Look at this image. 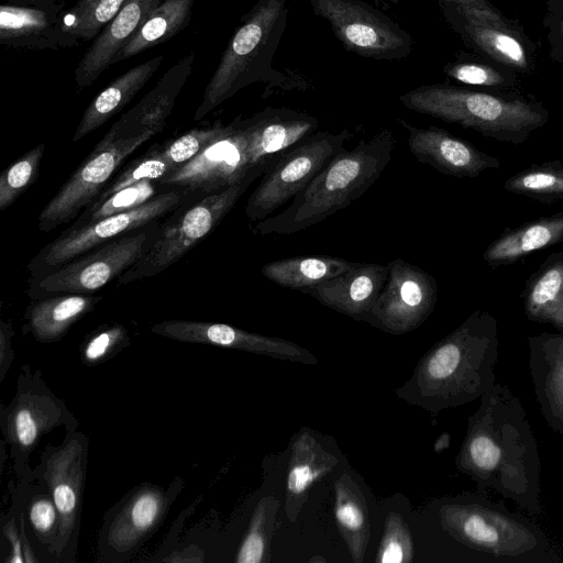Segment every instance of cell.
<instances>
[{
  "instance_id": "6da1fadb",
  "label": "cell",
  "mask_w": 563,
  "mask_h": 563,
  "mask_svg": "<svg viewBox=\"0 0 563 563\" xmlns=\"http://www.w3.org/2000/svg\"><path fill=\"white\" fill-rule=\"evenodd\" d=\"M456 468L478 490H493L531 516L542 512L539 446L520 399L501 384L468 417Z\"/></svg>"
},
{
  "instance_id": "7a4b0ae2",
  "label": "cell",
  "mask_w": 563,
  "mask_h": 563,
  "mask_svg": "<svg viewBox=\"0 0 563 563\" xmlns=\"http://www.w3.org/2000/svg\"><path fill=\"white\" fill-rule=\"evenodd\" d=\"M498 347L496 318L476 310L420 358L397 396L433 415L481 399L496 384Z\"/></svg>"
},
{
  "instance_id": "3957f363",
  "label": "cell",
  "mask_w": 563,
  "mask_h": 563,
  "mask_svg": "<svg viewBox=\"0 0 563 563\" xmlns=\"http://www.w3.org/2000/svg\"><path fill=\"white\" fill-rule=\"evenodd\" d=\"M396 140L389 130L340 151L276 216L254 223L253 233L294 234L316 225L361 198L393 157Z\"/></svg>"
},
{
  "instance_id": "277c9868",
  "label": "cell",
  "mask_w": 563,
  "mask_h": 563,
  "mask_svg": "<svg viewBox=\"0 0 563 563\" xmlns=\"http://www.w3.org/2000/svg\"><path fill=\"white\" fill-rule=\"evenodd\" d=\"M439 522L454 542L483 562L561 561L547 534L533 521L490 499L484 490L442 505Z\"/></svg>"
},
{
  "instance_id": "5b68a950",
  "label": "cell",
  "mask_w": 563,
  "mask_h": 563,
  "mask_svg": "<svg viewBox=\"0 0 563 563\" xmlns=\"http://www.w3.org/2000/svg\"><path fill=\"white\" fill-rule=\"evenodd\" d=\"M418 113L472 129L482 135L515 145L549 121L543 103L518 92H494L446 84L417 87L399 98Z\"/></svg>"
},
{
  "instance_id": "8992f818",
  "label": "cell",
  "mask_w": 563,
  "mask_h": 563,
  "mask_svg": "<svg viewBox=\"0 0 563 563\" xmlns=\"http://www.w3.org/2000/svg\"><path fill=\"white\" fill-rule=\"evenodd\" d=\"M287 18L288 0H258L243 15L206 86L195 120L205 118L243 88L271 79Z\"/></svg>"
},
{
  "instance_id": "52a82bcc",
  "label": "cell",
  "mask_w": 563,
  "mask_h": 563,
  "mask_svg": "<svg viewBox=\"0 0 563 563\" xmlns=\"http://www.w3.org/2000/svg\"><path fill=\"white\" fill-rule=\"evenodd\" d=\"M264 172V169H256L234 186L203 195L187 203L194 194L189 195L162 224L153 246L117 279V285L154 277L178 262L213 231L251 184Z\"/></svg>"
},
{
  "instance_id": "ba28073f",
  "label": "cell",
  "mask_w": 563,
  "mask_h": 563,
  "mask_svg": "<svg viewBox=\"0 0 563 563\" xmlns=\"http://www.w3.org/2000/svg\"><path fill=\"white\" fill-rule=\"evenodd\" d=\"M89 439L77 426L65 428L60 444H47L33 477L48 488L59 515V529L48 554L57 562H75L87 477Z\"/></svg>"
},
{
  "instance_id": "9c48e42d",
  "label": "cell",
  "mask_w": 563,
  "mask_h": 563,
  "mask_svg": "<svg viewBox=\"0 0 563 563\" xmlns=\"http://www.w3.org/2000/svg\"><path fill=\"white\" fill-rule=\"evenodd\" d=\"M0 426L14 471L22 479L33 478L29 460L44 434L62 426L78 427L79 422L65 401L49 389L42 373L24 364L13 398L1 406Z\"/></svg>"
},
{
  "instance_id": "30bf717a",
  "label": "cell",
  "mask_w": 563,
  "mask_h": 563,
  "mask_svg": "<svg viewBox=\"0 0 563 563\" xmlns=\"http://www.w3.org/2000/svg\"><path fill=\"white\" fill-rule=\"evenodd\" d=\"M162 224L153 222L30 278L29 297L34 300L58 294H95L144 256L156 242Z\"/></svg>"
},
{
  "instance_id": "8fae6325",
  "label": "cell",
  "mask_w": 563,
  "mask_h": 563,
  "mask_svg": "<svg viewBox=\"0 0 563 563\" xmlns=\"http://www.w3.org/2000/svg\"><path fill=\"white\" fill-rule=\"evenodd\" d=\"M269 164L256 144L251 117L236 118L219 139L158 184L203 196L234 186L256 169L266 170Z\"/></svg>"
},
{
  "instance_id": "7c38bea8",
  "label": "cell",
  "mask_w": 563,
  "mask_h": 563,
  "mask_svg": "<svg viewBox=\"0 0 563 563\" xmlns=\"http://www.w3.org/2000/svg\"><path fill=\"white\" fill-rule=\"evenodd\" d=\"M352 134L319 131L282 152L263 173L250 195L245 214L251 223L262 221L292 200L345 146Z\"/></svg>"
},
{
  "instance_id": "4fadbf2b",
  "label": "cell",
  "mask_w": 563,
  "mask_h": 563,
  "mask_svg": "<svg viewBox=\"0 0 563 563\" xmlns=\"http://www.w3.org/2000/svg\"><path fill=\"white\" fill-rule=\"evenodd\" d=\"M191 195L168 187L136 209L81 225L71 224L46 244L26 266L30 278L41 276L124 234L161 221Z\"/></svg>"
},
{
  "instance_id": "5bb4252c",
  "label": "cell",
  "mask_w": 563,
  "mask_h": 563,
  "mask_svg": "<svg viewBox=\"0 0 563 563\" xmlns=\"http://www.w3.org/2000/svg\"><path fill=\"white\" fill-rule=\"evenodd\" d=\"M313 12L323 18L344 48L373 59L407 57L412 40L399 24L362 0H309Z\"/></svg>"
},
{
  "instance_id": "9a60e30c",
  "label": "cell",
  "mask_w": 563,
  "mask_h": 563,
  "mask_svg": "<svg viewBox=\"0 0 563 563\" xmlns=\"http://www.w3.org/2000/svg\"><path fill=\"white\" fill-rule=\"evenodd\" d=\"M155 134L157 133L150 131L112 143L98 142L42 209L37 218L38 229L47 233L77 219L93 203L124 159Z\"/></svg>"
},
{
  "instance_id": "2e32d148",
  "label": "cell",
  "mask_w": 563,
  "mask_h": 563,
  "mask_svg": "<svg viewBox=\"0 0 563 563\" xmlns=\"http://www.w3.org/2000/svg\"><path fill=\"white\" fill-rule=\"evenodd\" d=\"M176 484L166 492L144 483L135 486L103 518L98 534L99 553L107 561H125L162 526L178 494Z\"/></svg>"
},
{
  "instance_id": "e0dca14e",
  "label": "cell",
  "mask_w": 563,
  "mask_h": 563,
  "mask_svg": "<svg viewBox=\"0 0 563 563\" xmlns=\"http://www.w3.org/2000/svg\"><path fill=\"white\" fill-rule=\"evenodd\" d=\"M387 280L371 310L357 320L390 334H405L433 312L438 285L421 267L396 258L387 263Z\"/></svg>"
},
{
  "instance_id": "ac0fdd59",
  "label": "cell",
  "mask_w": 563,
  "mask_h": 563,
  "mask_svg": "<svg viewBox=\"0 0 563 563\" xmlns=\"http://www.w3.org/2000/svg\"><path fill=\"white\" fill-rule=\"evenodd\" d=\"M441 8L452 30L476 54L519 75H529L534 70L537 45L518 21L489 23L465 15L453 4L441 3Z\"/></svg>"
},
{
  "instance_id": "d6986e66",
  "label": "cell",
  "mask_w": 563,
  "mask_h": 563,
  "mask_svg": "<svg viewBox=\"0 0 563 563\" xmlns=\"http://www.w3.org/2000/svg\"><path fill=\"white\" fill-rule=\"evenodd\" d=\"M151 330L155 334L185 343L234 349L308 365L318 363L310 351L294 342L249 332L225 323L166 320L154 324Z\"/></svg>"
},
{
  "instance_id": "ffe728a7",
  "label": "cell",
  "mask_w": 563,
  "mask_h": 563,
  "mask_svg": "<svg viewBox=\"0 0 563 563\" xmlns=\"http://www.w3.org/2000/svg\"><path fill=\"white\" fill-rule=\"evenodd\" d=\"M407 131L408 148L420 163L441 174L457 178H475L487 169L500 167V161L473 143L439 126L418 128L400 119Z\"/></svg>"
},
{
  "instance_id": "44dd1931",
  "label": "cell",
  "mask_w": 563,
  "mask_h": 563,
  "mask_svg": "<svg viewBox=\"0 0 563 563\" xmlns=\"http://www.w3.org/2000/svg\"><path fill=\"white\" fill-rule=\"evenodd\" d=\"M65 2L0 5V43L19 49H58L75 47L80 42L65 33L60 18Z\"/></svg>"
},
{
  "instance_id": "7402d4cb",
  "label": "cell",
  "mask_w": 563,
  "mask_h": 563,
  "mask_svg": "<svg viewBox=\"0 0 563 563\" xmlns=\"http://www.w3.org/2000/svg\"><path fill=\"white\" fill-rule=\"evenodd\" d=\"M195 56L190 52L175 63L139 103L112 124L99 142L107 144L136 137L150 131L161 132L192 71Z\"/></svg>"
},
{
  "instance_id": "603a6c76",
  "label": "cell",
  "mask_w": 563,
  "mask_h": 563,
  "mask_svg": "<svg viewBox=\"0 0 563 563\" xmlns=\"http://www.w3.org/2000/svg\"><path fill=\"white\" fill-rule=\"evenodd\" d=\"M165 0H125L86 51L75 68L79 90L91 86L111 66L117 53L139 30L148 15Z\"/></svg>"
},
{
  "instance_id": "cb8c5ba5",
  "label": "cell",
  "mask_w": 563,
  "mask_h": 563,
  "mask_svg": "<svg viewBox=\"0 0 563 563\" xmlns=\"http://www.w3.org/2000/svg\"><path fill=\"white\" fill-rule=\"evenodd\" d=\"M529 371L541 413L550 428L563 434V333L528 338Z\"/></svg>"
},
{
  "instance_id": "d4e9b609",
  "label": "cell",
  "mask_w": 563,
  "mask_h": 563,
  "mask_svg": "<svg viewBox=\"0 0 563 563\" xmlns=\"http://www.w3.org/2000/svg\"><path fill=\"white\" fill-rule=\"evenodd\" d=\"M387 276V264L353 262L345 272L321 283L308 294L323 306L357 320L371 310Z\"/></svg>"
},
{
  "instance_id": "484cf974",
  "label": "cell",
  "mask_w": 563,
  "mask_h": 563,
  "mask_svg": "<svg viewBox=\"0 0 563 563\" xmlns=\"http://www.w3.org/2000/svg\"><path fill=\"white\" fill-rule=\"evenodd\" d=\"M338 463V457L320 444L310 429L301 428L296 433L290 443L284 505L290 522L301 512L310 487L330 474Z\"/></svg>"
},
{
  "instance_id": "4316f807",
  "label": "cell",
  "mask_w": 563,
  "mask_h": 563,
  "mask_svg": "<svg viewBox=\"0 0 563 563\" xmlns=\"http://www.w3.org/2000/svg\"><path fill=\"white\" fill-rule=\"evenodd\" d=\"M101 299L95 294H58L34 299L25 309L23 333L40 343H56Z\"/></svg>"
},
{
  "instance_id": "83f0119b",
  "label": "cell",
  "mask_w": 563,
  "mask_h": 563,
  "mask_svg": "<svg viewBox=\"0 0 563 563\" xmlns=\"http://www.w3.org/2000/svg\"><path fill=\"white\" fill-rule=\"evenodd\" d=\"M563 242V211L506 229L485 250L493 268L516 263L536 251Z\"/></svg>"
},
{
  "instance_id": "f1b7e54d",
  "label": "cell",
  "mask_w": 563,
  "mask_h": 563,
  "mask_svg": "<svg viewBox=\"0 0 563 563\" xmlns=\"http://www.w3.org/2000/svg\"><path fill=\"white\" fill-rule=\"evenodd\" d=\"M163 59V55L147 59L132 67L108 85L84 111L73 141L81 140L121 111L152 78Z\"/></svg>"
},
{
  "instance_id": "f546056e",
  "label": "cell",
  "mask_w": 563,
  "mask_h": 563,
  "mask_svg": "<svg viewBox=\"0 0 563 563\" xmlns=\"http://www.w3.org/2000/svg\"><path fill=\"white\" fill-rule=\"evenodd\" d=\"M521 298L529 320L563 333V251L551 253L528 277Z\"/></svg>"
},
{
  "instance_id": "4dcf8cb0",
  "label": "cell",
  "mask_w": 563,
  "mask_h": 563,
  "mask_svg": "<svg viewBox=\"0 0 563 563\" xmlns=\"http://www.w3.org/2000/svg\"><path fill=\"white\" fill-rule=\"evenodd\" d=\"M334 518L352 561L362 563L371 538L368 508L361 488L347 473L334 482Z\"/></svg>"
},
{
  "instance_id": "1f68e13d",
  "label": "cell",
  "mask_w": 563,
  "mask_h": 563,
  "mask_svg": "<svg viewBox=\"0 0 563 563\" xmlns=\"http://www.w3.org/2000/svg\"><path fill=\"white\" fill-rule=\"evenodd\" d=\"M353 262L327 255L295 256L263 265L261 272L271 282L308 294L312 288L351 267Z\"/></svg>"
},
{
  "instance_id": "d6a6232c",
  "label": "cell",
  "mask_w": 563,
  "mask_h": 563,
  "mask_svg": "<svg viewBox=\"0 0 563 563\" xmlns=\"http://www.w3.org/2000/svg\"><path fill=\"white\" fill-rule=\"evenodd\" d=\"M195 0H165L113 57L111 65L166 42L187 27Z\"/></svg>"
},
{
  "instance_id": "836d02e7",
  "label": "cell",
  "mask_w": 563,
  "mask_h": 563,
  "mask_svg": "<svg viewBox=\"0 0 563 563\" xmlns=\"http://www.w3.org/2000/svg\"><path fill=\"white\" fill-rule=\"evenodd\" d=\"M451 79L494 92H518L519 74L515 70L476 54H460L443 67Z\"/></svg>"
},
{
  "instance_id": "e575fe53",
  "label": "cell",
  "mask_w": 563,
  "mask_h": 563,
  "mask_svg": "<svg viewBox=\"0 0 563 563\" xmlns=\"http://www.w3.org/2000/svg\"><path fill=\"white\" fill-rule=\"evenodd\" d=\"M504 188L542 203L563 200V164L558 159L534 163L509 177Z\"/></svg>"
},
{
  "instance_id": "d590c367",
  "label": "cell",
  "mask_w": 563,
  "mask_h": 563,
  "mask_svg": "<svg viewBox=\"0 0 563 563\" xmlns=\"http://www.w3.org/2000/svg\"><path fill=\"white\" fill-rule=\"evenodd\" d=\"M279 500L264 496L256 504L247 531L240 543L234 561L236 563H268L271 541L275 529Z\"/></svg>"
},
{
  "instance_id": "8d00e7d4",
  "label": "cell",
  "mask_w": 563,
  "mask_h": 563,
  "mask_svg": "<svg viewBox=\"0 0 563 563\" xmlns=\"http://www.w3.org/2000/svg\"><path fill=\"white\" fill-rule=\"evenodd\" d=\"M124 1L78 0L62 13V29L80 43L93 41L118 14Z\"/></svg>"
},
{
  "instance_id": "74e56055",
  "label": "cell",
  "mask_w": 563,
  "mask_h": 563,
  "mask_svg": "<svg viewBox=\"0 0 563 563\" xmlns=\"http://www.w3.org/2000/svg\"><path fill=\"white\" fill-rule=\"evenodd\" d=\"M169 173H172V167L164 158L162 147L155 144L145 154L133 159L130 164L123 167L120 173L112 177L90 206L99 205L114 192L136 183L146 179L158 183Z\"/></svg>"
},
{
  "instance_id": "f35d334b",
  "label": "cell",
  "mask_w": 563,
  "mask_h": 563,
  "mask_svg": "<svg viewBox=\"0 0 563 563\" xmlns=\"http://www.w3.org/2000/svg\"><path fill=\"white\" fill-rule=\"evenodd\" d=\"M157 185H159L157 181L146 179L125 187L114 192L99 205L89 206L78 216L73 224L81 225L91 223L112 214L136 209L162 192L158 191Z\"/></svg>"
},
{
  "instance_id": "ab89813d",
  "label": "cell",
  "mask_w": 563,
  "mask_h": 563,
  "mask_svg": "<svg viewBox=\"0 0 563 563\" xmlns=\"http://www.w3.org/2000/svg\"><path fill=\"white\" fill-rule=\"evenodd\" d=\"M31 485L26 503V519L38 542L54 544L59 529V515L47 486L40 479Z\"/></svg>"
},
{
  "instance_id": "60d3db41",
  "label": "cell",
  "mask_w": 563,
  "mask_h": 563,
  "mask_svg": "<svg viewBox=\"0 0 563 563\" xmlns=\"http://www.w3.org/2000/svg\"><path fill=\"white\" fill-rule=\"evenodd\" d=\"M45 153V145L40 144L23 154L0 176V210L9 208L38 176L41 161Z\"/></svg>"
},
{
  "instance_id": "b9f144b4",
  "label": "cell",
  "mask_w": 563,
  "mask_h": 563,
  "mask_svg": "<svg viewBox=\"0 0 563 563\" xmlns=\"http://www.w3.org/2000/svg\"><path fill=\"white\" fill-rule=\"evenodd\" d=\"M130 344V334L122 324H103L86 336L80 347V358L86 366H96Z\"/></svg>"
},
{
  "instance_id": "7bdbcfd3",
  "label": "cell",
  "mask_w": 563,
  "mask_h": 563,
  "mask_svg": "<svg viewBox=\"0 0 563 563\" xmlns=\"http://www.w3.org/2000/svg\"><path fill=\"white\" fill-rule=\"evenodd\" d=\"M415 555L412 536L401 515L389 511L385 518L375 562L409 563Z\"/></svg>"
},
{
  "instance_id": "ee69618b",
  "label": "cell",
  "mask_w": 563,
  "mask_h": 563,
  "mask_svg": "<svg viewBox=\"0 0 563 563\" xmlns=\"http://www.w3.org/2000/svg\"><path fill=\"white\" fill-rule=\"evenodd\" d=\"M228 124H216L205 129H192L166 143L162 147V154L172 167V172L184 166L207 146L219 139Z\"/></svg>"
},
{
  "instance_id": "f6af8a7d",
  "label": "cell",
  "mask_w": 563,
  "mask_h": 563,
  "mask_svg": "<svg viewBox=\"0 0 563 563\" xmlns=\"http://www.w3.org/2000/svg\"><path fill=\"white\" fill-rule=\"evenodd\" d=\"M542 26L547 31L551 60L563 63V0H547Z\"/></svg>"
},
{
  "instance_id": "bcb514c9",
  "label": "cell",
  "mask_w": 563,
  "mask_h": 563,
  "mask_svg": "<svg viewBox=\"0 0 563 563\" xmlns=\"http://www.w3.org/2000/svg\"><path fill=\"white\" fill-rule=\"evenodd\" d=\"M14 335L11 321L0 320V382H3L14 361L15 353L12 347Z\"/></svg>"
},
{
  "instance_id": "7dc6e473",
  "label": "cell",
  "mask_w": 563,
  "mask_h": 563,
  "mask_svg": "<svg viewBox=\"0 0 563 563\" xmlns=\"http://www.w3.org/2000/svg\"><path fill=\"white\" fill-rule=\"evenodd\" d=\"M440 3L453 4L463 10H479L493 12L495 8L488 0H438Z\"/></svg>"
},
{
  "instance_id": "c3c4849f",
  "label": "cell",
  "mask_w": 563,
  "mask_h": 563,
  "mask_svg": "<svg viewBox=\"0 0 563 563\" xmlns=\"http://www.w3.org/2000/svg\"><path fill=\"white\" fill-rule=\"evenodd\" d=\"M5 1H8V3L26 5V4L51 3V2H54V1H57V0H5Z\"/></svg>"
}]
</instances>
